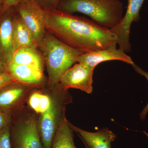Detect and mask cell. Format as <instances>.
Segmentation results:
<instances>
[{
    "mask_svg": "<svg viewBox=\"0 0 148 148\" xmlns=\"http://www.w3.org/2000/svg\"><path fill=\"white\" fill-rule=\"evenodd\" d=\"M45 12L47 31L69 46L84 53L116 48L117 37L110 29L58 10Z\"/></svg>",
    "mask_w": 148,
    "mask_h": 148,
    "instance_id": "cell-1",
    "label": "cell"
},
{
    "mask_svg": "<svg viewBox=\"0 0 148 148\" xmlns=\"http://www.w3.org/2000/svg\"><path fill=\"white\" fill-rule=\"evenodd\" d=\"M48 75V85L57 87L61 77L76 62L83 51L69 46L46 31L39 45Z\"/></svg>",
    "mask_w": 148,
    "mask_h": 148,
    "instance_id": "cell-2",
    "label": "cell"
},
{
    "mask_svg": "<svg viewBox=\"0 0 148 148\" xmlns=\"http://www.w3.org/2000/svg\"><path fill=\"white\" fill-rule=\"evenodd\" d=\"M56 9L71 14H84L110 30L119 24L124 16L120 0H61Z\"/></svg>",
    "mask_w": 148,
    "mask_h": 148,
    "instance_id": "cell-3",
    "label": "cell"
},
{
    "mask_svg": "<svg viewBox=\"0 0 148 148\" xmlns=\"http://www.w3.org/2000/svg\"><path fill=\"white\" fill-rule=\"evenodd\" d=\"M71 102L66 92L60 99L51 98V105L47 111L40 115L38 121L40 138L44 148H51L53 138L62 117L65 114V104Z\"/></svg>",
    "mask_w": 148,
    "mask_h": 148,
    "instance_id": "cell-4",
    "label": "cell"
},
{
    "mask_svg": "<svg viewBox=\"0 0 148 148\" xmlns=\"http://www.w3.org/2000/svg\"><path fill=\"white\" fill-rule=\"evenodd\" d=\"M16 10L21 20L34 35L39 47L47 31L45 11L35 0H22Z\"/></svg>",
    "mask_w": 148,
    "mask_h": 148,
    "instance_id": "cell-5",
    "label": "cell"
},
{
    "mask_svg": "<svg viewBox=\"0 0 148 148\" xmlns=\"http://www.w3.org/2000/svg\"><path fill=\"white\" fill-rule=\"evenodd\" d=\"M11 140L12 148H44L34 116H28L11 129Z\"/></svg>",
    "mask_w": 148,
    "mask_h": 148,
    "instance_id": "cell-6",
    "label": "cell"
},
{
    "mask_svg": "<svg viewBox=\"0 0 148 148\" xmlns=\"http://www.w3.org/2000/svg\"><path fill=\"white\" fill-rule=\"evenodd\" d=\"M94 69L78 63L71 67L61 77L58 87L61 90L73 88L91 93Z\"/></svg>",
    "mask_w": 148,
    "mask_h": 148,
    "instance_id": "cell-7",
    "label": "cell"
},
{
    "mask_svg": "<svg viewBox=\"0 0 148 148\" xmlns=\"http://www.w3.org/2000/svg\"><path fill=\"white\" fill-rule=\"evenodd\" d=\"M145 0H128L126 13L120 22L111 31L117 37V45L125 52L131 50L130 42V27L133 21L140 19V11Z\"/></svg>",
    "mask_w": 148,
    "mask_h": 148,
    "instance_id": "cell-8",
    "label": "cell"
},
{
    "mask_svg": "<svg viewBox=\"0 0 148 148\" xmlns=\"http://www.w3.org/2000/svg\"><path fill=\"white\" fill-rule=\"evenodd\" d=\"M16 8L0 15V59L7 65L13 56V20Z\"/></svg>",
    "mask_w": 148,
    "mask_h": 148,
    "instance_id": "cell-9",
    "label": "cell"
},
{
    "mask_svg": "<svg viewBox=\"0 0 148 148\" xmlns=\"http://www.w3.org/2000/svg\"><path fill=\"white\" fill-rule=\"evenodd\" d=\"M32 88L16 82L0 89V110L10 113L18 108Z\"/></svg>",
    "mask_w": 148,
    "mask_h": 148,
    "instance_id": "cell-10",
    "label": "cell"
},
{
    "mask_svg": "<svg viewBox=\"0 0 148 148\" xmlns=\"http://www.w3.org/2000/svg\"><path fill=\"white\" fill-rule=\"evenodd\" d=\"M111 60H119L130 65L134 63L132 58L119 48L85 53L79 57L77 62L95 69L100 63Z\"/></svg>",
    "mask_w": 148,
    "mask_h": 148,
    "instance_id": "cell-11",
    "label": "cell"
},
{
    "mask_svg": "<svg viewBox=\"0 0 148 148\" xmlns=\"http://www.w3.org/2000/svg\"><path fill=\"white\" fill-rule=\"evenodd\" d=\"M7 72L17 82L33 88L42 84L43 72L29 66L10 62L7 65Z\"/></svg>",
    "mask_w": 148,
    "mask_h": 148,
    "instance_id": "cell-12",
    "label": "cell"
},
{
    "mask_svg": "<svg viewBox=\"0 0 148 148\" xmlns=\"http://www.w3.org/2000/svg\"><path fill=\"white\" fill-rule=\"evenodd\" d=\"M70 125L79 137L90 148H112L111 143L115 140L116 135L108 128H102L96 132L86 131L75 126Z\"/></svg>",
    "mask_w": 148,
    "mask_h": 148,
    "instance_id": "cell-13",
    "label": "cell"
},
{
    "mask_svg": "<svg viewBox=\"0 0 148 148\" xmlns=\"http://www.w3.org/2000/svg\"><path fill=\"white\" fill-rule=\"evenodd\" d=\"M13 37L14 53L21 47H38L34 35L16 11L13 20Z\"/></svg>",
    "mask_w": 148,
    "mask_h": 148,
    "instance_id": "cell-14",
    "label": "cell"
},
{
    "mask_svg": "<svg viewBox=\"0 0 148 148\" xmlns=\"http://www.w3.org/2000/svg\"><path fill=\"white\" fill-rule=\"evenodd\" d=\"M10 62L32 67L43 72L45 62L38 48L24 47L18 49L13 53Z\"/></svg>",
    "mask_w": 148,
    "mask_h": 148,
    "instance_id": "cell-15",
    "label": "cell"
},
{
    "mask_svg": "<svg viewBox=\"0 0 148 148\" xmlns=\"http://www.w3.org/2000/svg\"><path fill=\"white\" fill-rule=\"evenodd\" d=\"M74 131L65 114L58 125L51 148H77L74 143Z\"/></svg>",
    "mask_w": 148,
    "mask_h": 148,
    "instance_id": "cell-16",
    "label": "cell"
},
{
    "mask_svg": "<svg viewBox=\"0 0 148 148\" xmlns=\"http://www.w3.org/2000/svg\"><path fill=\"white\" fill-rule=\"evenodd\" d=\"M51 98L49 95L39 91L32 92L29 96L28 103L30 108L36 113H43L50 108Z\"/></svg>",
    "mask_w": 148,
    "mask_h": 148,
    "instance_id": "cell-17",
    "label": "cell"
},
{
    "mask_svg": "<svg viewBox=\"0 0 148 148\" xmlns=\"http://www.w3.org/2000/svg\"><path fill=\"white\" fill-rule=\"evenodd\" d=\"M0 148H12L10 126L0 130Z\"/></svg>",
    "mask_w": 148,
    "mask_h": 148,
    "instance_id": "cell-18",
    "label": "cell"
},
{
    "mask_svg": "<svg viewBox=\"0 0 148 148\" xmlns=\"http://www.w3.org/2000/svg\"><path fill=\"white\" fill-rule=\"evenodd\" d=\"M39 5L45 11L56 9L61 0H35Z\"/></svg>",
    "mask_w": 148,
    "mask_h": 148,
    "instance_id": "cell-19",
    "label": "cell"
},
{
    "mask_svg": "<svg viewBox=\"0 0 148 148\" xmlns=\"http://www.w3.org/2000/svg\"><path fill=\"white\" fill-rule=\"evenodd\" d=\"M132 65L133 69L135 70V71L140 74L141 75L143 76L146 78L148 82V73L144 71L143 69H141L140 67L136 65L134 63ZM148 112V101L146 106L144 107L143 110L140 113V118L142 120L144 121L145 119L146 116Z\"/></svg>",
    "mask_w": 148,
    "mask_h": 148,
    "instance_id": "cell-20",
    "label": "cell"
},
{
    "mask_svg": "<svg viewBox=\"0 0 148 148\" xmlns=\"http://www.w3.org/2000/svg\"><path fill=\"white\" fill-rule=\"evenodd\" d=\"M22 0H4L2 7L0 11V15L6 12L15 8Z\"/></svg>",
    "mask_w": 148,
    "mask_h": 148,
    "instance_id": "cell-21",
    "label": "cell"
},
{
    "mask_svg": "<svg viewBox=\"0 0 148 148\" xmlns=\"http://www.w3.org/2000/svg\"><path fill=\"white\" fill-rule=\"evenodd\" d=\"M17 82L8 72L0 74V89L8 85Z\"/></svg>",
    "mask_w": 148,
    "mask_h": 148,
    "instance_id": "cell-22",
    "label": "cell"
},
{
    "mask_svg": "<svg viewBox=\"0 0 148 148\" xmlns=\"http://www.w3.org/2000/svg\"><path fill=\"white\" fill-rule=\"evenodd\" d=\"M11 122L10 113L0 110V130L10 126Z\"/></svg>",
    "mask_w": 148,
    "mask_h": 148,
    "instance_id": "cell-23",
    "label": "cell"
},
{
    "mask_svg": "<svg viewBox=\"0 0 148 148\" xmlns=\"http://www.w3.org/2000/svg\"><path fill=\"white\" fill-rule=\"evenodd\" d=\"M7 72V64L0 59V74L4 73Z\"/></svg>",
    "mask_w": 148,
    "mask_h": 148,
    "instance_id": "cell-24",
    "label": "cell"
},
{
    "mask_svg": "<svg viewBox=\"0 0 148 148\" xmlns=\"http://www.w3.org/2000/svg\"><path fill=\"white\" fill-rule=\"evenodd\" d=\"M4 0H0V11H1L3 3L4 2Z\"/></svg>",
    "mask_w": 148,
    "mask_h": 148,
    "instance_id": "cell-25",
    "label": "cell"
},
{
    "mask_svg": "<svg viewBox=\"0 0 148 148\" xmlns=\"http://www.w3.org/2000/svg\"><path fill=\"white\" fill-rule=\"evenodd\" d=\"M143 132L145 134V135L146 137H147V139H148V133L147 132L145 131H143Z\"/></svg>",
    "mask_w": 148,
    "mask_h": 148,
    "instance_id": "cell-26",
    "label": "cell"
},
{
    "mask_svg": "<svg viewBox=\"0 0 148 148\" xmlns=\"http://www.w3.org/2000/svg\"><path fill=\"white\" fill-rule=\"evenodd\" d=\"M83 143L84 144L85 147V148H90L89 147H88V146L87 145H86V144H85V143Z\"/></svg>",
    "mask_w": 148,
    "mask_h": 148,
    "instance_id": "cell-27",
    "label": "cell"
}]
</instances>
